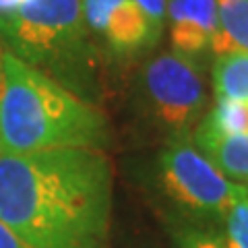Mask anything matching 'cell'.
<instances>
[{"mask_svg":"<svg viewBox=\"0 0 248 248\" xmlns=\"http://www.w3.org/2000/svg\"><path fill=\"white\" fill-rule=\"evenodd\" d=\"M112 192L102 149L0 153V221L31 248H104Z\"/></svg>","mask_w":248,"mask_h":248,"instance_id":"obj_1","label":"cell"},{"mask_svg":"<svg viewBox=\"0 0 248 248\" xmlns=\"http://www.w3.org/2000/svg\"><path fill=\"white\" fill-rule=\"evenodd\" d=\"M0 153L106 149L112 126L97 104L0 48Z\"/></svg>","mask_w":248,"mask_h":248,"instance_id":"obj_2","label":"cell"},{"mask_svg":"<svg viewBox=\"0 0 248 248\" xmlns=\"http://www.w3.org/2000/svg\"><path fill=\"white\" fill-rule=\"evenodd\" d=\"M0 48L79 97L95 99L102 54L85 23L81 0H25L0 19Z\"/></svg>","mask_w":248,"mask_h":248,"instance_id":"obj_3","label":"cell"},{"mask_svg":"<svg viewBox=\"0 0 248 248\" xmlns=\"http://www.w3.org/2000/svg\"><path fill=\"white\" fill-rule=\"evenodd\" d=\"M153 184L170 223L219 228L246 186L223 176L190 141L166 143L155 157Z\"/></svg>","mask_w":248,"mask_h":248,"instance_id":"obj_4","label":"cell"},{"mask_svg":"<svg viewBox=\"0 0 248 248\" xmlns=\"http://www.w3.org/2000/svg\"><path fill=\"white\" fill-rule=\"evenodd\" d=\"M135 97L145 122L166 143L190 141L207 114L205 66L176 52H161L141 66Z\"/></svg>","mask_w":248,"mask_h":248,"instance_id":"obj_5","label":"cell"},{"mask_svg":"<svg viewBox=\"0 0 248 248\" xmlns=\"http://www.w3.org/2000/svg\"><path fill=\"white\" fill-rule=\"evenodd\" d=\"M81 9L91 35L120 62L151 52L161 37L135 0H81Z\"/></svg>","mask_w":248,"mask_h":248,"instance_id":"obj_6","label":"cell"},{"mask_svg":"<svg viewBox=\"0 0 248 248\" xmlns=\"http://www.w3.org/2000/svg\"><path fill=\"white\" fill-rule=\"evenodd\" d=\"M166 23L172 52L203 64L217 31L215 0H168Z\"/></svg>","mask_w":248,"mask_h":248,"instance_id":"obj_7","label":"cell"},{"mask_svg":"<svg viewBox=\"0 0 248 248\" xmlns=\"http://www.w3.org/2000/svg\"><path fill=\"white\" fill-rule=\"evenodd\" d=\"M190 143L232 182L248 186V133L234 137H190Z\"/></svg>","mask_w":248,"mask_h":248,"instance_id":"obj_8","label":"cell"},{"mask_svg":"<svg viewBox=\"0 0 248 248\" xmlns=\"http://www.w3.org/2000/svg\"><path fill=\"white\" fill-rule=\"evenodd\" d=\"M217 31L211 54L248 52V0H215Z\"/></svg>","mask_w":248,"mask_h":248,"instance_id":"obj_9","label":"cell"},{"mask_svg":"<svg viewBox=\"0 0 248 248\" xmlns=\"http://www.w3.org/2000/svg\"><path fill=\"white\" fill-rule=\"evenodd\" d=\"M211 83L217 99L248 102V52H230L215 56Z\"/></svg>","mask_w":248,"mask_h":248,"instance_id":"obj_10","label":"cell"},{"mask_svg":"<svg viewBox=\"0 0 248 248\" xmlns=\"http://www.w3.org/2000/svg\"><path fill=\"white\" fill-rule=\"evenodd\" d=\"M248 133V102L238 99H217L209 110L192 137H234Z\"/></svg>","mask_w":248,"mask_h":248,"instance_id":"obj_11","label":"cell"},{"mask_svg":"<svg viewBox=\"0 0 248 248\" xmlns=\"http://www.w3.org/2000/svg\"><path fill=\"white\" fill-rule=\"evenodd\" d=\"M170 234L176 248H228L219 228L170 223Z\"/></svg>","mask_w":248,"mask_h":248,"instance_id":"obj_12","label":"cell"},{"mask_svg":"<svg viewBox=\"0 0 248 248\" xmlns=\"http://www.w3.org/2000/svg\"><path fill=\"white\" fill-rule=\"evenodd\" d=\"M221 234L228 248H248V190L228 211Z\"/></svg>","mask_w":248,"mask_h":248,"instance_id":"obj_13","label":"cell"},{"mask_svg":"<svg viewBox=\"0 0 248 248\" xmlns=\"http://www.w3.org/2000/svg\"><path fill=\"white\" fill-rule=\"evenodd\" d=\"M141 6V11L147 15V19L153 23V27L159 31H164L166 27V4L168 0H135Z\"/></svg>","mask_w":248,"mask_h":248,"instance_id":"obj_14","label":"cell"},{"mask_svg":"<svg viewBox=\"0 0 248 248\" xmlns=\"http://www.w3.org/2000/svg\"><path fill=\"white\" fill-rule=\"evenodd\" d=\"M0 248H31V246L27 242H23L11 228H6L0 221Z\"/></svg>","mask_w":248,"mask_h":248,"instance_id":"obj_15","label":"cell"},{"mask_svg":"<svg viewBox=\"0 0 248 248\" xmlns=\"http://www.w3.org/2000/svg\"><path fill=\"white\" fill-rule=\"evenodd\" d=\"M19 4V0H0V19H6L9 15H13Z\"/></svg>","mask_w":248,"mask_h":248,"instance_id":"obj_16","label":"cell"},{"mask_svg":"<svg viewBox=\"0 0 248 248\" xmlns=\"http://www.w3.org/2000/svg\"><path fill=\"white\" fill-rule=\"evenodd\" d=\"M0 77H2V64H0Z\"/></svg>","mask_w":248,"mask_h":248,"instance_id":"obj_17","label":"cell"},{"mask_svg":"<svg viewBox=\"0 0 248 248\" xmlns=\"http://www.w3.org/2000/svg\"><path fill=\"white\" fill-rule=\"evenodd\" d=\"M19 2H21V4H23V2H25V0H19Z\"/></svg>","mask_w":248,"mask_h":248,"instance_id":"obj_18","label":"cell"},{"mask_svg":"<svg viewBox=\"0 0 248 248\" xmlns=\"http://www.w3.org/2000/svg\"><path fill=\"white\" fill-rule=\"evenodd\" d=\"M246 190H248V186H246Z\"/></svg>","mask_w":248,"mask_h":248,"instance_id":"obj_19","label":"cell"}]
</instances>
